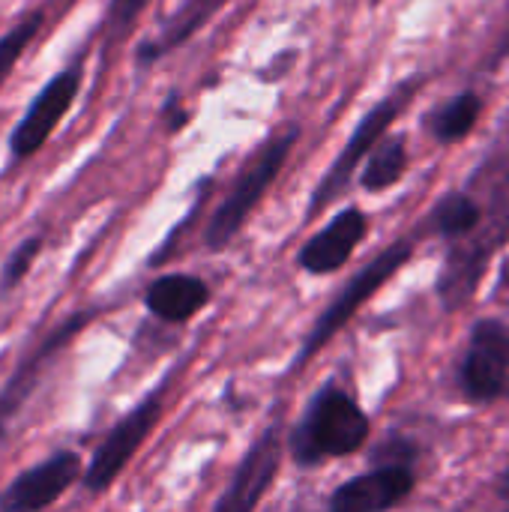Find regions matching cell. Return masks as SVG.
Masks as SVG:
<instances>
[{
	"instance_id": "3",
	"label": "cell",
	"mask_w": 509,
	"mask_h": 512,
	"mask_svg": "<svg viewBox=\"0 0 509 512\" xmlns=\"http://www.w3.org/2000/svg\"><path fill=\"white\" fill-rule=\"evenodd\" d=\"M414 255V246L408 243V240H402V243H396V246H390L387 252H381L372 264H366L342 291H339V297L330 303V309L318 318V324H315V330L309 333V339H306V345H303V351H300V357L294 360V369H303L351 318H354V312L381 288V285H387L393 276H396V270L408 261Z\"/></svg>"
},
{
	"instance_id": "19",
	"label": "cell",
	"mask_w": 509,
	"mask_h": 512,
	"mask_svg": "<svg viewBox=\"0 0 509 512\" xmlns=\"http://www.w3.org/2000/svg\"><path fill=\"white\" fill-rule=\"evenodd\" d=\"M39 249H42V240L39 237H27L9 258H6V264H3V288H15L27 273H30V267H33V261H36V255H39Z\"/></svg>"
},
{
	"instance_id": "16",
	"label": "cell",
	"mask_w": 509,
	"mask_h": 512,
	"mask_svg": "<svg viewBox=\"0 0 509 512\" xmlns=\"http://www.w3.org/2000/svg\"><path fill=\"white\" fill-rule=\"evenodd\" d=\"M480 222H483V207L468 198V195H447L438 207H435V225L444 237H468V234H477L480 231Z\"/></svg>"
},
{
	"instance_id": "15",
	"label": "cell",
	"mask_w": 509,
	"mask_h": 512,
	"mask_svg": "<svg viewBox=\"0 0 509 512\" xmlns=\"http://www.w3.org/2000/svg\"><path fill=\"white\" fill-rule=\"evenodd\" d=\"M483 111V99L477 93H459L456 99H450L432 120V132L438 135V141L453 144L462 141L480 120Z\"/></svg>"
},
{
	"instance_id": "1",
	"label": "cell",
	"mask_w": 509,
	"mask_h": 512,
	"mask_svg": "<svg viewBox=\"0 0 509 512\" xmlns=\"http://www.w3.org/2000/svg\"><path fill=\"white\" fill-rule=\"evenodd\" d=\"M369 438V417L339 387H324L291 432V456L297 465H318L330 456H348Z\"/></svg>"
},
{
	"instance_id": "18",
	"label": "cell",
	"mask_w": 509,
	"mask_h": 512,
	"mask_svg": "<svg viewBox=\"0 0 509 512\" xmlns=\"http://www.w3.org/2000/svg\"><path fill=\"white\" fill-rule=\"evenodd\" d=\"M42 27V12H30L21 24H15L3 39H0V87L9 78V72L15 69L18 57L24 54V48L30 45V39L36 36V30Z\"/></svg>"
},
{
	"instance_id": "21",
	"label": "cell",
	"mask_w": 509,
	"mask_h": 512,
	"mask_svg": "<svg viewBox=\"0 0 509 512\" xmlns=\"http://www.w3.org/2000/svg\"><path fill=\"white\" fill-rule=\"evenodd\" d=\"M501 498H507L509 501V471L504 474V480H501Z\"/></svg>"
},
{
	"instance_id": "12",
	"label": "cell",
	"mask_w": 509,
	"mask_h": 512,
	"mask_svg": "<svg viewBox=\"0 0 509 512\" xmlns=\"http://www.w3.org/2000/svg\"><path fill=\"white\" fill-rule=\"evenodd\" d=\"M366 216L357 207L342 210L324 231H318L303 249H300V267L309 273H333L339 270L357 249V243L366 237Z\"/></svg>"
},
{
	"instance_id": "7",
	"label": "cell",
	"mask_w": 509,
	"mask_h": 512,
	"mask_svg": "<svg viewBox=\"0 0 509 512\" xmlns=\"http://www.w3.org/2000/svg\"><path fill=\"white\" fill-rule=\"evenodd\" d=\"M462 390L474 402H495L509 396V327L486 318L474 327L462 369Z\"/></svg>"
},
{
	"instance_id": "13",
	"label": "cell",
	"mask_w": 509,
	"mask_h": 512,
	"mask_svg": "<svg viewBox=\"0 0 509 512\" xmlns=\"http://www.w3.org/2000/svg\"><path fill=\"white\" fill-rule=\"evenodd\" d=\"M207 300H210L207 285L198 276H183V273L156 279L144 294L147 312L156 315L159 321H171V324L189 321L192 315H198L207 306Z\"/></svg>"
},
{
	"instance_id": "14",
	"label": "cell",
	"mask_w": 509,
	"mask_h": 512,
	"mask_svg": "<svg viewBox=\"0 0 509 512\" xmlns=\"http://www.w3.org/2000/svg\"><path fill=\"white\" fill-rule=\"evenodd\" d=\"M228 0H183L171 15L168 21L162 24L159 36L144 42L141 51H138V60L141 63H150L162 54H168L171 48H180L186 39H192Z\"/></svg>"
},
{
	"instance_id": "9",
	"label": "cell",
	"mask_w": 509,
	"mask_h": 512,
	"mask_svg": "<svg viewBox=\"0 0 509 512\" xmlns=\"http://www.w3.org/2000/svg\"><path fill=\"white\" fill-rule=\"evenodd\" d=\"M279 462H282V432L279 426H270L243 456L228 492L219 498L213 512H255L270 483L276 480Z\"/></svg>"
},
{
	"instance_id": "2",
	"label": "cell",
	"mask_w": 509,
	"mask_h": 512,
	"mask_svg": "<svg viewBox=\"0 0 509 512\" xmlns=\"http://www.w3.org/2000/svg\"><path fill=\"white\" fill-rule=\"evenodd\" d=\"M297 138H300V129L297 126L282 129L276 138H270L264 144V150L255 156V162L237 177V183L231 186L228 198L216 207V213H213V219L207 225V234H204L207 249L219 252V249H225L237 237V231L243 228V222L249 219V213L258 207V201L267 195V189L279 177V171H282L288 153L294 150Z\"/></svg>"
},
{
	"instance_id": "10",
	"label": "cell",
	"mask_w": 509,
	"mask_h": 512,
	"mask_svg": "<svg viewBox=\"0 0 509 512\" xmlns=\"http://www.w3.org/2000/svg\"><path fill=\"white\" fill-rule=\"evenodd\" d=\"M78 84H81V72L78 69H66L60 75H54L42 93L33 99V105L27 108L24 120L18 123V129L12 132V156L15 159H27L30 153H36L48 135L54 132V126L60 123V117L69 111V105L75 102V93H78Z\"/></svg>"
},
{
	"instance_id": "5",
	"label": "cell",
	"mask_w": 509,
	"mask_h": 512,
	"mask_svg": "<svg viewBox=\"0 0 509 512\" xmlns=\"http://www.w3.org/2000/svg\"><path fill=\"white\" fill-rule=\"evenodd\" d=\"M411 99H414V84H405L402 90H396L390 99L378 102V105L360 120V126L351 132L345 150L336 156V162L330 165V171H327L324 180L318 183V189H315V195H312V201H309V216L321 213L339 192H345V186H348V180L354 177L357 165H363V156L372 153V147L387 135V129L393 126V120L402 114V108H405Z\"/></svg>"
},
{
	"instance_id": "4",
	"label": "cell",
	"mask_w": 509,
	"mask_h": 512,
	"mask_svg": "<svg viewBox=\"0 0 509 512\" xmlns=\"http://www.w3.org/2000/svg\"><path fill=\"white\" fill-rule=\"evenodd\" d=\"M162 417V387L153 390L141 405H135L96 447L84 468V489L93 495H102L111 489V483L126 471L132 456L141 450V444L150 438V432L159 426Z\"/></svg>"
},
{
	"instance_id": "8",
	"label": "cell",
	"mask_w": 509,
	"mask_h": 512,
	"mask_svg": "<svg viewBox=\"0 0 509 512\" xmlns=\"http://www.w3.org/2000/svg\"><path fill=\"white\" fill-rule=\"evenodd\" d=\"M90 318H93V312H78V315L66 318V324H60L54 333H48V336L39 342V348H36L33 354H27V357L21 360V366L9 375V381L0 387V444H3V438H6V432H9L12 417L24 408V402H27L30 393L36 390V384H39L45 366L54 360V354H60V351L66 348V342H69L78 330H84V327L90 324Z\"/></svg>"
},
{
	"instance_id": "22",
	"label": "cell",
	"mask_w": 509,
	"mask_h": 512,
	"mask_svg": "<svg viewBox=\"0 0 509 512\" xmlns=\"http://www.w3.org/2000/svg\"><path fill=\"white\" fill-rule=\"evenodd\" d=\"M504 285H507V291H509V264L504 267Z\"/></svg>"
},
{
	"instance_id": "6",
	"label": "cell",
	"mask_w": 509,
	"mask_h": 512,
	"mask_svg": "<svg viewBox=\"0 0 509 512\" xmlns=\"http://www.w3.org/2000/svg\"><path fill=\"white\" fill-rule=\"evenodd\" d=\"M78 480H84L81 456L72 450H57L48 459L15 474L0 489V512H45Z\"/></svg>"
},
{
	"instance_id": "11",
	"label": "cell",
	"mask_w": 509,
	"mask_h": 512,
	"mask_svg": "<svg viewBox=\"0 0 509 512\" xmlns=\"http://www.w3.org/2000/svg\"><path fill=\"white\" fill-rule=\"evenodd\" d=\"M411 492L414 474L405 465H390L339 486L330 498V512H387Z\"/></svg>"
},
{
	"instance_id": "17",
	"label": "cell",
	"mask_w": 509,
	"mask_h": 512,
	"mask_svg": "<svg viewBox=\"0 0 509 512\" xmlns=\"http://www.w3.org/2000/svg\"><path fill=\"white\" fill-rule=\"evenodd\" d=\"M405 165H408V153H405V144L399 138L393 141H384L372 156H369V165L363 171V186L369 192H381L387 186H393L402 174H405Z\"/></svg>"
},
{
	"instance_id": "20",
	"label": "cell",
	"mask_w": 509,
	"mask_h": 512,
	"mask_svg": "<svg viewBox=\"0 0 509 512\" xmlns=\"http://www.w3.org/2000/svg\"><path fill=\"white\" fill-rule=\"evenodd\" d=\"M150 0H111V9H108V27L114 33H123L126 27H132V21L141 15V9L147 6Z\"/></svg>"
}]
</instances>
